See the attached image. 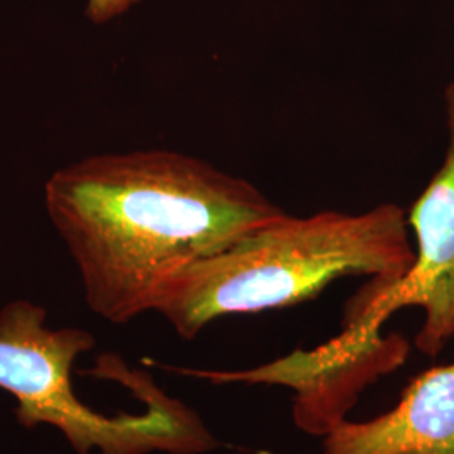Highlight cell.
Returning <instances> with one entry per match:
<instances>
[{
  "instance_id": "1",
  "label": "cell",
  "mask_w": 454,
  "mask_h": 454,
  "mask_svg": "<svg viewBox=\"0 0 454 454\" xmlns=\"http://www.w3.org/2000/svg\"><path fill=\"white\" fill-rule=\"evenodd\" d=\"M44 204L88 309L114 325L155 311L182 270L286 214L249 180L172 150L66 165L46 182Z\"/></svg>"
},
{
  "instance_id": "2",
  "label": "cell",
  "mask_w": 454,
  "mask_h": 454,
  "mask_svg": "<svg viewBox=\"0 0 454 454\" xmlns=\"http://www.w3.org/2000/svg\"><path fill=\"white\" fill-rule=\"evenodd\" d=\"M414 261L407 214L395 204L362 214L286 212L182 270L163 288L155 311L192 340L217 318L288 309L345 276L399 281Z\"/></svg>"
},
{
  "instance_id": "3",
  "label": "cell",
  "mask_w": 454,
  "mask_h": 454,
  "mask_svg": "<svg viewBox=\"0 0 454 454\" xmlns=\"http://www.w3.org/2000/svg\"><path fill=\"white\" fill-rule=\"evenodd\" d=\"M82 328H51L44 307L14 300L0 309V389L17 401V421L58 429L76 454H204L219 446L202 419L121 358L99 360L103 375L138 395L145 412L105 416L74 394L73 365L95 348Z\"/></svg>"
},
{
  "instance_id": "4",
  "label": "cell",
  "mask_w": 454,
  "mask_h": 454,
  "mask_svg": "<svg viewBox=\"0 0 454 454\" xmlns=\"http://www.w3.org/2000/svg\"><path fill=\"white\" fill-rule=\"evenodd\" d=\"M387 281L372 278L347 309L345 330L318 348L294 350L258 369L244 372H194L212 382H247L285 386L294 392L293 419L315 436L328 434L345 421L360 392L380 375L395 371L409 354L401 335H382V325L394 313Z\"/></svg>"
},
{
  "instance_id": "5",
  "label": "cell",
  "mask_w": 454,
  "mask_h": 454,
  "mask_svg": "<svg viewBox=\"0 0 454 454\" xmlns=\"http://www.w3.org/2000/svg\"><path fill=\"white\" fill-rule=\"evenodd\" d=\"M450 142L444 162L407 214L416 236V261L403 279L387 285L394 311L419 307L424 324L416 347L436 357L454 339V82L446 91Z\"/></svg>"
},
{
  "instance_id": "6",
  "label": "cell",
  "mask_w": 454,
  "mask_h": 454,
  "mask_svg": "<svg viewBox=\"0 0 454 454\" xmlns=\"http://www.w3.org/2000/svg\"><path fill=\"white\" fill-rule=\"evenodd\" d=\"M324 454H454V362L418 375L389 412L339 422Z\"/></svg>"
},
{
  "instance_id": "7",
  "label": "cell",
  "mask_w": 454,
  "mask_h": 454,
  "mask_svg": "<svg viewBox=\"0 0 454 454\" xmlns=\"http://www.w3.org/2000/svg\"><path fill=\"white\" fill-rule=\"evenodd\" d=\"M140 0H88L86 16L93 24H105L123 16Z\"/></svg>"
},
{
  "instance_id": "8",
  "label": "cell",
  "mask_w": 454,
  "mask_h": 454,
  "mask_svg": "<svg viewBox=\"0 0 454 454\" xmlns=\"http://www.w3.org/2000/svg\"><path fill=\"white\" fill-rule=\"evenodd\" d=\"M238 454H244V453H238Z\"/></svg>"
}]
</instances>
